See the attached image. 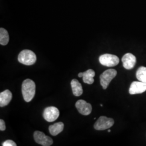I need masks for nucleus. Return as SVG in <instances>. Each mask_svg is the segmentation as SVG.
I'll list each match as a JSON object with an SVG mask.
<instances>
[{
    "label": "nucleus",
    "instance_id": "nucleus-2",
    "mask_svg": "<svg viewBox=\"0 0 146 146\" xmlns=\"http://www.w3.org/2000/svg\"><path fill=\"white\" fill-rule=\"evenodd\" d=\"M35 54L31 50L25 49L21 51L18 56V61L26 66H31L36 61Z\"/></svg>",
    "mask_w": 146,
    "mask_h": 146
},
{
    "label": "nucleus",
    "instance_id": "nucleus-4",
    "mask_svg": "<svg viewBox=\"0 0 146 146\" xmlns=\"http://www.w3.org/2000/svg\"><path fill=\"white\" fill-rule=\"evenodd\" d=\"M114 124V120L106 116H100L94 124V128L98 131H104L109 129Z\"/></svg>",
    "mask_w": 146,
    "mask_h": 146
},
{
    "label": "nucleus",
    "instance_id": "nucleus-11",
    "mask_svg": "<svg viewBox=\"0 0 146 146\" xmlns=\"http://www.w3.org/2000/svg\"><path fill=\"white\" fill-rule=\"evenodd\" d=\"M12 99V93L9 90H5L0 93V107L7 106Z\"/></svg>",
    "mask_w": 146,
    "mask_h": 146
},
{
    "label": "nucleus",
    "instance_id": "nucleus-10",
    "mask_svg": "<svg viewBox=\"0 0 146 146\" xmlns=\"http://www.w3.org/2000/svg\"><path fill=\"white\" fill-rule=\"evenodd\" d=\"M122 62L124 68L130 70L134 67L136 62V58L132 54L127 53L122 58Z\"/></svg>",
    "mask_w": 146,
    "mask_h": 146
},
{
    "label": "nucleus",
    "instance_id": "nucleus-12",
    "mask_svg": "<svg viewBox=\"0 0 146 146\" xmlns=\"http://www.w3.org/2000/svg\"><path fill=\"white\" fill-rule=\"evenodd\" d=\"M71 87L73 95L75 96H80L83 93V89L81 84L76 79H73L71 81Z\"/></svg>",
    "mask_w": 146,
    "mask_h": 146
},
{
    "label": "nucleus",
    "instance_id": "nucleus-20",
    "mask_svg": "<svg viewBox=\"0 0 146 146\" xmlns=\"http://www.w3.org/2000/svg\"><path fill=\"white\" fill-rule=\"evenodd\" d=\"M108 132L110 133V130H108Z\"/></svg>",
    "mask_w": 146,
    "mask_h": 146
},
{
    "label": "nucleus",
    "instance_id": "nucleus-9",
    "mask_svg": "<svg viewBox=\"0 0 146 146\" xmlns=\"http://www.w3.org/2000/svg\"><path fill=\"white\" fill-rule=\"evenodd\" d=\"M146 91V83L134 81L131 84L129 93L131 95L141 94Z\"/></svg>",
    "mask_w": 146,
    "mask_h": 146
},
{
    "label": "nucleus",
    "instance_id": "nucleus-3",
    "mask_svg": "<svg viewBox=\"0 0 146 146\" xmlns=\"http://www.w3.org/2000/svg\"><path fill=\"white\" fill-rule=\"evenodd\" d=\"M117 75V71L114 69H110L105 70L100 76V84L104 89L107 88L111 80Z\"/></svg>",
    "mask_w": 146,
    "mask_h": 146
},
{
    "label": "nucleus",
    "instance_id": "nucleus-18",
    "mask_svg": "<svg viewBox=\"0 0 146 146\" xmlns=\"http://www.w3.org/2000/svg\"><path fill=\"white\" fill-rule=\"evenodd\" d=\"M5 128L6 127H5V122L4 120L1 119L0 120V131H5Z\"/></svg>",
    "mask_w": 146,
    "mask_h": 146
},
{
    "label": "nucleus",
    "instance_id": "nucleus-14",
    "mask_svg": "<svg viewBox=\"0 0 146 146\" xmlns=\"http://www.w3.org/2000/svg\"><path fill=\"white\" fill-rule=\"evenodd\" d=\"M83 81L85 84H92L94 82V77L95 75V73L92 69H88L86 72H83Z\"/></svg>",
    "mask_w": 146,
    "mask_h": 146
},
{
    "label": "nucleus",
    "instance_id": "nucleus-5",
    "mask_svg": "<svg viewBox=\"0 0 146 146\" xmlns=\"http://www.w3.org/2000/svg\"><path fill=\"white\" fill-rule=\"evenodd\" d=\"M99 60L102 65L108 67H114L119 63V58L117 56L110 54H105L101 55Z\"/></svg>",
    "mask_w": 146,
    "mask_h": 146
},
{
    "label": "nucleus",
    "instance_id": "nucleus-17",
    "mask_svg": "<svg viewBox=\"0 0 146 146\" xmlns=\"http://www.w3.org/2000/svg\"><path fill=\"white\" fill-rule=\"evenodd\" d=\"M2 146H16L17 145L16 144L15 142L14 141L11 140H8L6 141H4L2 143Z\"/></svg>",
    "mask_w": 146,
    "mask_h": 146
},
{
    "label": "nucleus",
    "instance_id": "nucleus-19",
    "mask_svg": "<svg viewBox=\"0 0 146 146\" xmlns=\"http://www.w3.org/2000/svg\"><path fill=\"white\" fill-rule=\"evenodd\" d=\"M83 74H84V73L82 72V73H80L78 74V76L79 78H82L83 77Z\"/></svg>",
    "mask_w": 146,
    "mask_h": 146
},
{
    "label": "nucleus",
    "instance_id": "nucleus-1",
    "mask_svg": "<svg viewBox=\"0 0 146 146\" xmlns=\"http://www.w3.org/2000/svg\"><path fill=\"white\" fill-rule=\"evenodd\" d=\"M35 90L36 85L33 80L27 78L23 81L22 84V93L26 102L31 101L35 95Z\"/></svg>",
    "mask_w": 146,
    "mask_h": 146
},
{
    "label": "nucleus",
    "instance_id": "nucleus-8",
    "mask_svg": "<svg viewBox=\"0 0 146 146\" xmlns=\"http://www.w3.org/2000/svg\"><path fill=\"white\" fill-rule=\"evenodd\" d=\"M75 107L82 115H89L92 111V105L83 100H78L75 104Z\"/></svg>",
    "mask_w": 146,
    "mask_h": 146
},
{
    "label": "nucleus",
    "instance_id": "nucleus-7",
    "mask_svg": "<svg viewBox=\"0 0 146 146\" xmlns=\"http://www.w3.org/2000/svg\"><path fill=\"white\" fill-rule=\"evenodd\" d=\"M34 138L37 143L43 146H51L53 143L52 139L40 131H35L34 133Z\"/></svg>",
    "mask_w": 146,
    "mask_h": 146
},
{
    "label": "nucleus",
    "instance_id": "nucleus-15",
    "mask_svg": "<svg viewBox=\"0 0 146 146\" xmlns=\"http://www.w3.org/2000/svg\"><path fill=\"white\" fill-rule=\"evenodd\" d=\"M9 41L8 31L3 28H0V44L2 46L7 45Z\"/></svg>",
    "mask_w": 146,
    "mask_h": 146
},
{
    "label": "nucleus",
    "instance_id": "nucleus-16",
    "mask_svg": "<svg viewBox=\"0 0 146 146\" xmlns=\"http://www.w3.org/2000/svg\"><path fill=\"white\" fill-rule=\"evenodd\" d=\"M136 76L139 81L146 83V67L141 66L139 68L136 72Z\"/></svg>",
    "mask_w": 146,
    "mask_h": 146
},
{
    "label": "nucleus",
    "instance_id": "nucleus-6",
    "mask_svg": "<svg viewBox=\"0 0 146 146\" xmlns=\"http://www.w3.org/2000/svg\"><path fill=\"white\" fill-rule=\"evenodd\" d=\"M60 115V111L55 107H48L44 110L43 113V117L47 122H52L57 120Z\"/></svg>",
    "mask_w": 146,
    "mask_h": 146
},
{
    "label": "nucleus",
    "instance_id": "nucleus-13",
    "mask_svg": "<svg viewBox=\"0 0 146 146\" xmlns=\"http://www.w3.org/2000/svg\"><path fill=\"white\" fill-rule=\"evenodd\" d=\"M64 129V124L62 122H58L49 127L50 134L52 136L58 135Z\"/></svg>",
    "mask_w": 146,
    "mask_h": 146
}]
</instances>
